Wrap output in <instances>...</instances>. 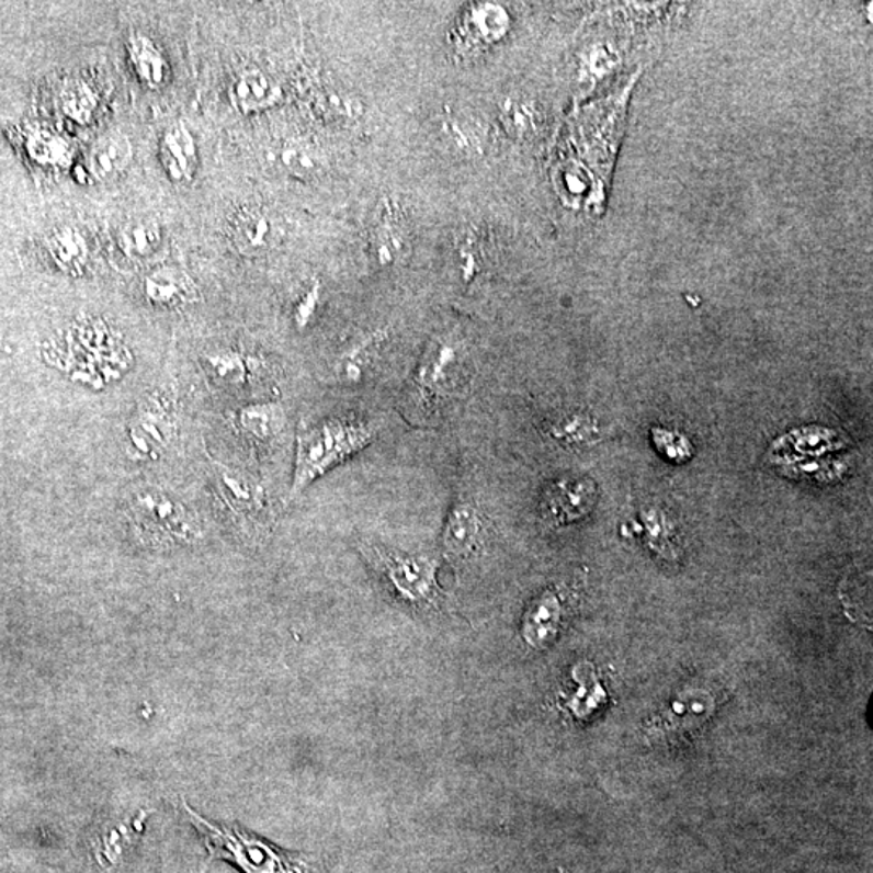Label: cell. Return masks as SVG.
Returning a JSON list of instances; mask_svg holds the SVG:
<instances>
[{
    "label": "cell",
    "instance_id": "cell-1",
    "mask_svg": "<svg viewBox=\"0 0 873 873\" xmlns=\"http://www.w3.org/2000/svg\"><path fill=\"white\" fill-rule=\"evenodd\" d=\"M183 810L211 858L227 862L243 873H322L311 855L286 851L265 838L235 824L207 820L183 804Z\"/></svg>",
    "mask_w": 873,
    "mask_h": 873
},
{
    "label": "cell",
    "instance_id": "cell-2",
    "mask_svg": "<svg viewBox=\"0 0 873 873\" xmlns=\"http://www.w3.org/2000/svg\"><path fill=\"white\" fill-rule=\"evenodd\" d=\"M374 431L360 419H326L302 429L296 440V465L290 499H295L317 477L363 450Z\"/></svg>",
    "mask_w": 873,
    "mask_h": 873
},
{
    "label": "cell",
    "instance_id": "cell-3",
    "mask_svg": "<svg viewBox=\"0 0 873 873\" xmlns=\"http://www.w3.org/2000/svg\"><path fill=\"white\" fill-rule=\"evenodd\" d=\"M361 552L387 592L401 605L419 612H431L442 605L443 591L436 579L439 563L435 558L378 545H361Z\"/></svg>",
    "mask_w": 873,
    "mask_h": 873
},
{
    "label": "cell",
    "instance_id": "cell-4",
    "mask_svg": "<svg viewBox=\"0 0 873 873\" xmlns=\"http://www.w3.org/2000/svg\"><path fill=\"white\" fill-rule=\"evenodd\" d=\"M126 511L143 544L179 547L200 537V524L183 501L157 486H135L126 496Z\"/></svg>",
    "mask_w": 873,
    "mask_h": 873
},
{
    "label": "cell",
    "instance_id": "cell-5",
    "mask_svg": "<svg viewBox=\"0 0 873 873\" xmlns=\"http://www.w3.org/2000/svg\"><path fill=\"white\" fill-rule=\"evenodd\" d=\"M214 492L228 518L250 538L265 535L271 528V507L262 484L251 474L214 463Z\"/></svg>",
    "mask_w": 873,
    "mask_h": 873
},
{
    "label": "cell",
    "instance_id": "cell-6",
    "mask_svg": "<svg viewBox=\"0 0 873 873\" xmlns=\"http://www.w3.org/2000/svg\"><path fill=\"white\" fill-rule=\"evenodd\" d=\"M282 235L277 214L258 204L241 206L228 222V237L241 254H268L279 247Z\"/></svg>",
    "mask_w": 873,
    "mask_h": 873
},
{
    "label": "cell",
    "instance_id": "cell-7",
    "mask_svg": "<svg viewBox=\"0 0 873 873\" xmlns=\"http://www.w3.org/2000/svg\"><path fill=\"white\" fill-rule=\"evenodd\" d=\"M462 370V344L453 339H436L422 358L418 387L428 397H450L458 385Z\"/></svg>",
    "mask_w": 873,
    "mask_h": 873
},
{
    "label": "cell",
    "instance_id": "cell-8",
    "mask_svg": "<svg viewBox=\"0 0 873 873\" xmlns=\"http://www.w3.org/2000/svg\"><path fill=\"white\" fill-rule=\"evenodd\" d=\"M371 252L381 265L397 264L411 252V235L404 211L392 201L378 207L371 231Z\"/></svg>",
    "mask_w": 873,
    "mask_h": 873
},
{
    "label": "cell",
    "instance_id": "cell-9",
    "mask_svg": "<svg viewBox=\"0 0 873 873\" xmlns=\"http://www.w3.org/2000/svg\"><path fill=\"white\" fill-rule=\"evenodd\" d=\"M596 487L588 479H562L552 484L542 500V517L555 526L572 523L592 510Z\"/></svg>",
    "mask_w": 873,
    "mask_h": 873
},
{
    "label": "cell",
    "instance_id": "cell-10",
    "mask_svg": "<svg viewBox=\"0 0 873 873\" xmlns=\"http://www.w3.org/2000/svg\"><path fill=\"white\" fill-rule=\"evenodd\" d=\"M484 521L479 508L470 501L453 504L443 528L442 545L453 562L468 560L483 544Z\"/></svg>",
    "mask_w": 873,
    "mask_h": 873
},
{
    "label": "cell",
    "instance_id": "cell-11",
    "mask_svg": "<svg viewBox=\"0 0 873 873\" xmlns=\"http://www.w3.org/2000/svg\"><path fill=\"white\" fill-rule=\"evenodd\" d=\"M563 620V603L555 591H545L531 603L523 619L521 634L532 649H545L558 636Z\"/></svg>",
    "mask_w": 873,
    "mask_h": 873
},
{
    "label": "cell",
    "instance_id": "cell-12",
    "mask_svg": "<svg viewBox=\"0 0 873 873\" xmlns=\"http://www.w3.org/2000/svg\"><path fill=\"white\" fill-rule=\"evenodd\" d=\"M114 238L118 252L135 264L152 261L162 250V227L155 218H129L117 228Z\"/></svg>",
    "mask_w": 873,
    "mask_h": 873
},
{
    "label": "cell",
    "instance_id": "cell-13",
    "mask_svg": "<svg viewBox=\"0 0 873 873\" xmlns=\"http://www.w3.org/2000/svg\"><path fill=\"white\" fill-rule=\"evenodd\" d=\"M146 298L160 308L175 309L200 299L197 286L177 268L155 269L143 282Z\"/></svg>",
    "mask_w": 873,
    "mask_h": 873
},
{
    "label": "cell",
    "instance_id": "cell-14",
    "mask_svg": "<svg viewBox=\"0 0 873 873\" xmlns=\"http://www.w3.org/2000/svg\"><path fill=\"white\" fill-rule=\"evenodd\" d=\"M160 160L173 182H190L197 167L196 145L183 125L172 126L160 139Z\"/></svg>",
    "mask_w": 873,
    "mask_h": 873
},
{
    "label": "cell",
    "instance_id": "cell-15",
    "mask_svg": "<svg viewBox=\"0 0 873 873\" xmlns=\"http://www.w3.org/2000/svg\"><path fill=\"white\" fill-rule=\"evenodd\" d=\"M133 148L122 133H107L91 146L88 169L98 182H112L132 162Z\"/></svg>",
    "mask_w": 873,
    "mask_h": 873
},
{
    "label": "cell",
    "instance_id": "cell-16",
    "mask_svg": "<svg viewBox=\"0 0 873 873\" xmlns=\"http://www.w3.org/2000/svg\"><path fill=\"white\" fill-rule=\"evenodd\" d=\"M129 63L136 77L149 90H159L169 78V65L159 47L145 34H132L128 41Z\"/></svg>",
    "mask_w": 873,
    "mask_h": 873
},
{
    "label": "cell",
    "instance_id": "cell-17",
    "mask_svg": "<svg viewBox=\"0 0 873 873\" xmlns=\"http://www.w3.org/2000/svg\"><path fill=\"white\" fill-rule=\"evenodd\" d=\"M238 426L252 445L271 446L282 434L285 418L279 405H250L238 415Z\"/></svg>",
    "mask_w": 873,
    "mask_h": 873
},
{
    "label": "cell",
    "instance_id": "cell-18",
    "mask_svg": "<svg viewBox=\"0 0 873 873\" xmlns=\"http://www.w3.org/2000/svg\"><path fill=\"white\" fill-rule=\"evenodd\" d=\"M277 81L264 71H245L234 87V99L243 112H258L271 107L281 99Z\"/></svg>",
    "mask_w": 873,
    "mask_h": 873
},
{
    "label": "cell",
    "instance_id": "cell-19",
    "mask_svg": "<svg viewBox=\"0 0 873 873\" xmlns=\"http://www.w3.org/2000/svg\"><path fill=\"white\" fill-rule=\"evenodd\" d=\"M173 434L172 419L166 411L157 408H143L136 415L132 426V442L139 452L149 455L155 450L163 449Z\"/></svg>",
    "mask_w": 873,
    "mask_h": 873
},
{
    "label": "cell",
    "instance_id": "cell-20",
    "mask_svg": "<svg viewBox=\"0 0 873 873\" xmlns=\"http://www.w3.org/2000/svg\"><path fill=\"white\" fill-rule=\"evenodd\" d=\"M47 250L57 268L68 274L83 269L88 261V247L84 238L75 228L57 230L47 241Z\"/></svg>",
    "mask_w": 873,
    "mask_h": 873
},
{
    "label": "cell",
    "instance_id": "cell-21",
    "mask_svg": "<svg viewBox=\"0 0 873 873\" xmlns=\"http://www.w3.org/2000/svg\"><path fill=\"white\" fill-rule=\"evenodd\" d=\"M277 163L288 175L309 180L322 172L324 160L314 146L302 141H288L279 148Z\"/></svg>",
    "mask_w": 873,
    "mask_h": 873
},
{
    "label": "cell",
    "instance_id": "cell-22",
    "mask_svg": "<svg viewBox=\"0 0 873 873\" xmlns=\"http://www.w3.org/2000/svg\"><path fill=\"white\" fill-rule=\"evenodd\" d=\"M572 677L578 681L579 689L568 702V707L571 708L576 717L588 718L599 707L600 702L605 701V691L597 681L591 665H578L572 671Z\"/></svg>",
    "mask_w": 873,
    "mask_h": 873
},
{
    "label": "cell",
    "instance_id": "cell-23",
    "mask_svg": "<svg viewBox=\"0 0 873 873\" xmlns=\"http://www.w3.org/2000/svg\"><path fill=\"white\" fill-rule=\"evenodd\" d=\"M133 831H129L128 828L124 827V825H118V827L107 828V830L102 831L94 841V858L95 862L101 865L102 869H114L124 861L126 851H128L129 846L133 844Z\"/></svg>",
    "mask_w": 873,
    "mask_h": 873
},
{
    "label": "cell",
    "instance_id": "cell-24",
    "mask_svg": "<svg viewBox=\"0 0 873 873\" xmlns=\"http://www.w3.org/2000/svg\"><path fill=\"white\" fill-rule=\"evenodd\" d=\"M207 370L214 381L230 387H240L248 375L247 360L235 351H218L206 358Z\"/></svg>",
    "mask_w": 873,
    "mask_h": 873
},
{
    "label": "cell",
    "instance_id": "cell-25",
    "mask_svg": "<svg viewBox=\"0 0 873 873\" xmlns=\"http://www.w3.org/2000/svg\"><path fill=\"white\" fill-rule=\"evenodd\" d=\"M445 132L450 143L460 151L473 152V155L479 151V128L474 126L473 122L450 114L445 118Z\"/></svg>",
    "mask_w": 873,
    "mask_h": 873
},
{
    "label": "cell",
    "instance_id": "cell-26",
    "mask_svg": "<svg viewBox=\"0 0 873 873\" xmlns=\"http://www.w3.org/2000/svg\"><path fill=\"white\" fill-rule=\"evenodd\" d=\"M591 432V422L581 415L565 416L552 428V434L563 442H581Z\"/></svg>",
    "mask_w": 873,
    "mask_h": 873
},
{
    "label": "cell",
    "instance_id": "cell-27",
    "mask_svg": "<svg viewBox=\"0 0 873 873\" xmlns=\"http://www.w3.org/2000/svg\"><path fill=\"white\" fill-rule=\"evenodd\" d=\"M316 302L317 290H314L311 295H308V298H306L305 302L302 303V306H299L298 320H302V322H306V320H308V317L311 316Z\"/></svg>",
    "mask_w": 873,
    "mask_h": 873
}]
</instances>
